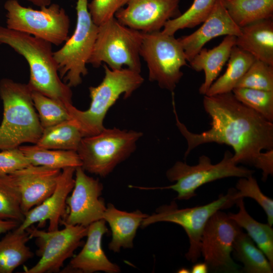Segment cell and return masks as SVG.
I'll return each mask as SVG.
<instances>
[{
    "instance_id": "7c38bea8",
    "label": "cell",
    "mask_w": 273,
    "mask_h": 273,
    "mask_svg": "<svg viewBox=\"0 0 273 273\" xmlns=\"http://www.w3.org/2000/svg\"><path fill=\"white\" fill-rule=\"evenodd\" d=\"M63 229L44 231L32 225L25 230L30 239L35 238L40 257L32 267L24 268L25 273L60 272L64 262L73 256L75 250L82 244L87 227L80 225H63Z\"/></svg>"
},
{
    "instance_id": "ac0fdd59",
    "label": "cell",
    "mask_w": 273,
    "mask_h": 273,
    "mask_svg": "<svg viewBox=\"0 0 273 273\" xmlns=\"http://www.w3.org/2000/svg\"><path fill=\"white\" fill-rule=\"evenodd\" d=\"M108 232L106 221L98 220L87 226V239L80 252L74 256L61 272L118 273L119 266L106 256L102 247L103 236Z\"/></svg>"
},
{
    "instance_id": "44dd1931",
    "label": "cell",
    "mask_w": 273,
    "mask_h": 273,
    "mask_svg": "<svg viewBox=\"0 0 273 273\" xmlns=\"http://www.w3.org/2000/svg\"><path fill=\"white\" fill-rule=\"evenodd\" d=\"M236 46L256 60L273 66V20L258 21L241 28Z\"/></svg>"
},
{
    "instance_id": "1f68e13d",
    "label": "cell",
    "mask_w": 273,
    "mask_h": 273,
    "mask_svg": "<svg viewBox=\"0 0 273 273\" xmlns=\"http://www.w3.org/2000/svg\"><path fill=\"white\" fill-rule=\"evenodd\" d=\"M232 93L245 106L273 122V91L236 87Z\"/></svg>"
},
{
    "instance_id": "e575fe53",
    "label": "cell",
    "mask_w": 273,
    "mask_h": 273,
    "mask_svg": "<svg viewBox=\"0 0 273 273\" xmlns=\"http://www.w3.org/2000/svg\"><path fill=\"white\" fill-rule=\"evenodd\" d=\"M236 196L239 199L249 197L254 199L265 211L267 223L273 224V200L265 196L261 191L257 181L253 175L241 177L236 186Z\"/></svg>"
},
{
    "instance_id": "5bb4252c",
    "label": "cell",
    "mask_w": 273,
    "mask_h": 273,
    "mask_svg": "<svg viewBox=\"0 0 273 273\" xmlns=\"http://www.w3.org/2000/svg\"><path fill=\"white\" fill-rule=\"evenodd\" d=\"M85 172L81 166L75 168L74 187L67 198L66 214L60 224L87 227L103 219L107 207L100 198L103 186L98 178L89 176Z\"/></svg>"
},
{
    "instance_id": "484cf974",
    "label": "cell",
    "mask_w": 273,
    "mask_h": 273,
    "mask_svg": "<svg viewBox=\"0 0 273 273\" xmlns=\"http://www.w3.org/2000/svg\"><path fill=\"white\" fill-rule=\"evenodd\" d=\"M235 259L243 264L247 273H272L273 266L264 253L256 246L249 236L242 229L235 239L232 254Z\"/></svg>"
},
{
    "instance_id": "60d3db41",
    "label": "cell",
    "mask_w": 273,
    "mask_h": 273,
    "mask_svg": "<svg viewBox=\"0 0 273 273\" xmlns=\"http://www.w3.org/2000/svg\"><path fill=\"white\" fill-rule=\"evenodd\" d=\"M40 8L51 5L52 0H25Z\"/></svg>"
},
{
    "instance_id": "30bf717a",
    "label": "cell",
    "mask_w": 273,
    "mask_h": 273,
    "mask_svg": "<svg viewBox=\"0 0 273 273\" xmlns=\"http://www.w3.org/2000/svg\"><path fill=\"white\" fill-rule=\"evenodd\" d=\"M140 56L147 63L149 80L173 93L188 62L178 38L161 30L143 32Z\"/></svg>"
},
{
    "instance_id": "277c9868",
    "label": "cell",
    "mask_w": 273,
    "mask_h": 273,
    "mask_svg": "<svg viewBox=\"0 0 273 273\" xmlns=\"http://www.w3.org/2000/svg\"><path fill=\"white\" fill-rule=\"evenodd\" d=\"M104 77L96 86L89 87L91 102L85 111L78 109L73 104L66 109L80 129L83 137L91 136L102 131L105 127L104 120L109 109L121 95L126 99L143 83L140 73L127 68L112 70L105 64L103 65Z\"/></svg>"
},
{
    "instance_id": "603a6c76",
    "label": "cell",
    "mask_w": 273,
    "mask_h": 273,
    "mask_svg": "<svg viewBox=\"0 0 273 273\" xmlns=\"http://www.w3.org/2000/svg\"><path fill=\"white\" fill-rule=\"evenodd\" d=\"M30 239L26 230L16 228L0 241V273H11L33 257V252L26 245Z\"/></svg>"
},
{
    "instance_id": "8992f818",
    "label": "cell",
    "mask_w": 273,
    "mask_h": 273,
    "mask_svg": "<svg viewBox=\"0 0 273 273\" xmlns=\"http://www.w3.org/2000/svg\"><path fill=\"white\" fill-rule=\"evenodd\" d=\"M143 32L120 23L115 17L98 26L95 43L88 64L102 63L112 70L127 68L141 73L140 49Z\"/></svg>"
},
{
    "instance_id": "4316f807",
    "label": "cell",
    "mask_w": 273,
    "mask_h": 273,
    "mask_svg": "<svg viewBox=\"0 0 273 273\" xmlns=\"http://www.w3.org/2000/svg\"><path fill=\"white\" fill-rule=\"evenodd\" d=\"M229 15L239 27L273 18V0H221Z\"/></svg>"
},
{
    "instance_id": "4dcf8cb0",
    "label": "cell",
    "mask_w": 273,
    "mask_h": 273,
    "mask_svg": "<svg viewBox=\"0 0 273 273\" xmlns=\"http://www.w3.org/2000/svg\"><path fill=\"white\" fill-rule=\"evenodd\" d=\"M31 97L43 129L71 119L66 107L56 100L35 90H32Z\"/></svg>"
},
{
    "instance_id": "8fae6325",
    "label": "cell",
    "mask_w": 273,
    "mask_h": 273,
    "mask_svg": "<svg viewBox=\"0 0 273 273\" xmlns=\"http://www.w3.org/2000/svg\"><path fill=\"white\" fill-rule=\"evenodd\" d=\"M7 27L59 46L68 38L70 21L65 10L57 4L40 8L25 7L17 0H7Z\"/></svg>"
},
{
    "instance_id": "3957f363",
    "label": "cell",
    "mask_w": 273,
    "mask_h": 273,
    "mask_svg": "<svg viewBox=\"0 0 273 273\" xmlns=\"http://www.w3.org/2000/svg\"><path fill=\"white\" fill-rule=\"evenodd\" d=\"M32 90L26 83L3 78L0 81V97L3 103V118L0 125V149L18 148L23 144H36L43 128L36 112Z\"/></svg>"
},
{
    "instance_id": "83f0119b",
    "label": "cell",
    "mask_w": 273,
    "mask_h": 273,
    "mask_svg": "<svg viewBox=\"0 0 273 273\" xmlns=\"http://www.w3.org/2000/svg\"><path fill=\"white\" fill-rule=\"evenodd\" d=\"M83 138L78 127L70 119L44 128L35 145L48 149L76 152Z\"/></svg>"
},
{
    "instance_id": "ffe728a7",
    "label": "cell",
    "mask_w": 273,
    "mask_h": 273,
    "mask_svg": "<svg viewBox=\"0 0 273 273\" xmlns=\"http://www.w3.org/2000/svg\"><path fill=\"white\" fill-rule=\"evenodd\" d=\"M148 215L139 210L131 212L122 211L109 203L103 217L112 232L109 249L114 252H119L121 248H132L137 230Z\"/></svg>"
},
{
    "instance_id": "6da1fadb",
    "label": "cell",
    "mask_w": 273,
    "mask_h": 273,
    "mask_svg": "<svg viewBox=\"0 0 273 273\" xmlns=\"http://www.w3.org/2000/svg\"><path fill=\"white\" fill-rule=\"evenodd\" d=\"M203 104L211 118V127L194 133L179 120L172 99L176 125L187 142L185 158L200 145L216 143L232 147L236 164L254 166L262 150L273 149V122L239 101L232 92L204 95Z\"/></svg>"
},
{
    "instance_id": "e0dca14e",
    "label": "cell",
    "mask_w": 273,
    "mask_h": 273,
    "mask_svg": "<svg viewBox=\"0 0 273 273\" xmlns=\"http://www.w3.org/2000/svg\"><path fill=\"white\" fill-rule=\"evenodd\" d=\"M74 167L62 169L54 192L39 205L24 214V219L17 228L19 231H25L33 224L43 227L48 220V231L59 229V226L66 211V200L74 185Z\"/></svg>"
},
{
    "instance_id": "d4e9b609",
    "label": "cell",
    "mask_w": 273,
    "mask_h": 273,
    "mask_svg": "<svg viewBox=\"0 0 273 273\" xmlns=\"http://www.w3.org/2000/svg\"><path fill=\"white\" fill-rule=\"evenodd\" d=\"M244 198L236 202L239 211L236 213H229V216L241 228L244 229L257 246L264 253L273 266V229L269 224L255 220L246 210Z\"/></svg>"
},
{
    "instance_id": "7a4b0ae2",
    "label": "cell",
    "mask_w": 273,
    "mask_h": 273,
    "mask_svg": "<svg viewBox=\"0 0 273 273\" xmlns=\"http://www.w3.org/2000/svg\"><path fill=\"white\" fill-rule=\"evenodd\" d=\"M0 44L9 46L26 60L30 72L28 84L32 90L56 100L66 108L72 104L71 87L59 76L51 43L0 26Z\"/></svg>"
},
{
    "instance_id": "9c48e42d",
    "label": "cell",
    "mask_w": 273,
    "mask_h": 273,
    "mask_svg": "<svg viewBox=\"0 0 273 273\" xmlns=\"http://www.w3.org/2000/svg\"><path fill=\"white\" fill-rule=\"evenodd\" d=\"M237 190L231 188L225 195H220L215 200L207 204L180 209L176 203L158 207L149 215L141 223L142 228L159 222L176 223L181 226L189 240L190 246L185 256L187 260L196 263L201 256V238L204 227L210 217L216 211L231 207L239 200Z\"/></svg>"
},
{
    "instance_id": "8d00e7d4",
    "label": "cell",
    "mask_w": 273,
    "mask_h": 273,
    "mask_svg": "<svg viewBox=\"0 0 273 273\" xmlns=\"http://www.w3.org/2000/svg\"><path fill=\"white\" fill-rule=\"evenodd\" d=\"M30 165L19 147L3 150L0 152V176L10 174Z\"/></svg>"
},
{
    "instance_id": "5b68a950",
    "label": "cell",
    "mask_w": 273,
    "mask_h": 273,
    "mask_svg": "<svg viewBox=\"0 0 273 273\" xmlns=\"http://www.w3.org/2000/svg\"><path fill=\"white\" fill-rule=\"evenodd\" d=\"M142 135L140 131L105 127L98 134L83 137L76 151L81 167L90 173L107 176L135 151Z\"/></svg>"
},
{
    "instance_id": "4fadbf2b",
    "label": "cell",
    "mask_w": 273,
    "mask_h": 273,
    "mask_svg": "<svg viewBox=\"0 0 273 273\" xmlns=\"http://www.w3.org/2000/svg\"><path fill=\"white\" fill-rule=\"evenodd\" d=\"M242 228L226 214L215 212L202 235L201 254L208 269L214 272L238 273L241 266L232 257L233 244Z\"/></svg>"
},
{
    "instance_id": "836d02e7",
    "label": "cell",
    "mask_w": 273,
    "mask_h": 273,
    "mask_svg": "<svg viewBox=\"0 0 273 273\" xmlns=\"http://www.w3.org/2000/svg\"><path fill=\"white\" fill-rule=\"evenodd\" d=\"M236 87L273 91V66L255 59Z\"/></svg>"
},
{
    "instance_id": "f546056e",
    "label": "cell",
    "mask_w": 273,
    "mask_h": 273,
    "mask_svg": "<svg viewBox=\"0 0 273 273\" xmlns=\"http://www.w3.org/2000/svg\"><path fill=\"white\" fill-rule=\"evenodd\" d=\"M215 2L216 0H194L187 10L167 21L161 31L174 35L180 29L194 28L202 23L211 13Z\"/></svg>"
},
{
    "instance_id": "ba28073f",
    "label": "cell",
    "mask_w": 273,
    "mask_h": 273,
    "mask_svg": "<svg viewBox=\"0 0 273 273\" xmlns=\"http://www.w3.org/2000/svg\"><path fill=\"white\" fill-rule=\"evenodd\" d=\"M87 4V0L77 1V21L74 31L62 48L54 52L59 76L70 87L80 84L82 76L87 74L86 64L98 31V26L91 18Z\"/></svg>"
},
{
    "instance_id": "7402d4cb",
    "label": "cell",
    "mask_w": 273,
    "mask_h": 273,
    "mask_svg": "<svg viewBox=\"0 0 273 273\" xmlns=\"http://www.w3.org/2000/svg\"><path fill=\"white\" fill-rule=\"evenodd\" d=\"M236 38L235 36L226 35L213 49L202 48L189 62L193 70L197 72L203 70L204 72V81L199 88L200 94L205 95L216 79L228 61L233 47L236 45Z\"/></svg>"
},
{
    "instance_id": "f1b7e54d",
    "label": "cell",
    "mask_w": 273,
    "mask_h": 273,
    "mask_svg": "<svg viewBox=\"0 0 273 273\" xmlns=\"http://www.w3.org/2000/svg\"><path fill=\"white\" fill-rule=\"evenodd\" d=\"M31 165L63 169L81 166L82 163L76 151L48 149L35 144L19 147Z\"/></svg>"
},
{
    "instance_id": "d6986e66",
    "label": "cell",
    "mask_w": 273,
    "mask_h": 273,
    "mask_svg": "<svg viewBox=\"0 0 273 273\" xmlns=\"http://www.w3.org/2000/svg\"><path fill=\"white\" fill-rule=\"evenodd\" d=\"M202 23L192 33L178 38L189 62L211 39L222 35L237 37L241 33V28L232 19L221 0H216L212 11Z\"/></svg>"
},
{
    "instance_id": "74e56055",
    "label": "cell",
    "mask_w": 273,
    "mask_h": 273,
    "mask_svg": "<svg viewBox=\"0 0 273 273\" xmlns=\"http://www.w3.org/2000/svg\"><path fill=\"white\" fill-rule=\"evenodd\" d=\"M254 167L262 171V180L265 181L269 175L273 174V149L261 152Z\"/></svg>"
},
{
    "instance_id": "9a60e30c",
    "label": "cell",
    "mask_w": 273,
    "mask_h": 273,
    "mask_svg": "<svg viewBox=\"0 0 273 273\" xmlns=\"http://www.w3.org/2000/svg\"><path fill=\"white\" fill-rule=\"evenodd\" d=\"M180 0H128L114 17L122 24L148 33L161 30L167 21L179 16Z\"/></svg>"
},
{
    "instance_id": "d590c367",
    "label": "cell",
    "mask_w": 273,
    "mask_h": 273,
    "mask_svg": "<svg viewBox=\"0 0 273 273\" xmlns=\"http://www.w3.org/2000/svg\"><path fill=\"white\" fill-rule=\"evenodd\" d=\"M128 0H92L87 8L93 22L98 26L112 17Z\"/></svg>"
},
{
    "instance_id": "ab89813d",
    "label": "cell",
    "mask_w": 273,
    "mask_h": 273,
    "mask_svg": "<svg viewBox=\"0 0 273 273\" xmlns=\"http://www.w3.org/2000/svg\"><path fill=\"white\" fill-rule=\"evenodd\" d=\"M190 270L192 273H207L209 269L207 264L204 262L195 263Z\"/></svg>"
},
{
    "instance_id": "2e32d148",
    "label": "cell",
    "mask_w": 273,
    "mask_h": 273,
    "mask_svg": "<svg viewBox=\"0 0 273 273\" xmlns=\"http://www.w3.org/2000/svg\"><path fill=\"white\" fill-rule=\"evenodd\" d=\"M61 169L30 165L8 174L19 195L24 214L42 203L54 191Z\"/></svg>"
},
{
    "instance_id": "52a82bcc",
    "label": "cell",
    "mask_w": 273,
    "mask_h": 273,
    "mask_svg": "<svg viewBox=\"0 0 273 273\" xmlns=\"http://www.w3.org/2000/svg\"><path fill=\"white\" fill-rule=\"evenodd\" d=\"M233 155L226 151L221 161L215 164L204 155L199 157L198 163L194 165L178 161L166 172L167 179L174 182L173 185L162 187H135L143 190L171 189L177 194L175 199L189 200L196 195V191L199 188L208 183L226 177H247L253 175L254 170L236 164Z\"/></svg>"
},
{
    "instance_id": "f35d334b",
    "label": "cell",
    "mask_w": 273,
    "mask_h": 273,
    "mask_svg": "<svg viewBox=\"0 0 273 273\" xmlns=\"http://www.w3.org/2000/svg\"><path fill=\"white\" fill-rule=\"evenodd\" d=\"M20 224V223L15 220L0 219V235L15 229Z\"/></svg>"
},
{
    "instance_id": "d6a6232c",
    "label": "cell",
    "mask_w": 273,
    "mask_h": 273,
    "mask_svg": "<svg viewBox=\"0 0 273 273\" xmlns=\"http://www.w3.org/2000/svg\"><path fill=\"white\" fill-rule=\"evenodd\" d=\"M0 219L21 223L24 219L19 194L8 175L0 176Z\"/></svg>"
},
{
    "instance_id": "b9f144b4",
    "label": "cell",
    "mask_w": 273,
    "mask_h": 273,
    "mask_svg": "<svg viewBox=\"0 0 273 273\" xmlns=\"http://www.w3.org/2000/svg\"><path fill=\"white\" fill-rule=\"evenodd\" d=\"M178 272L180 273H188L191 272V270L188 268H181L179 270H178Z\"/></svg>"
},
{
    "instance_id": "cb8c5ba5",
    "label": "cell",
    "mask_w": 273,
    "mask_h": 273,
    "mask_svg": "<svg viewBox=\"0 0 273 273\" xmlns=\"http://www.w3.org/2000/svg\"><path fill=\"white\" fill-rule=\"evenodd\" d=\"M255 60L250 54L234 46L231 52L226 71L213 82L205 95L232 92Z\"/></svg>"
}]
</instances>
